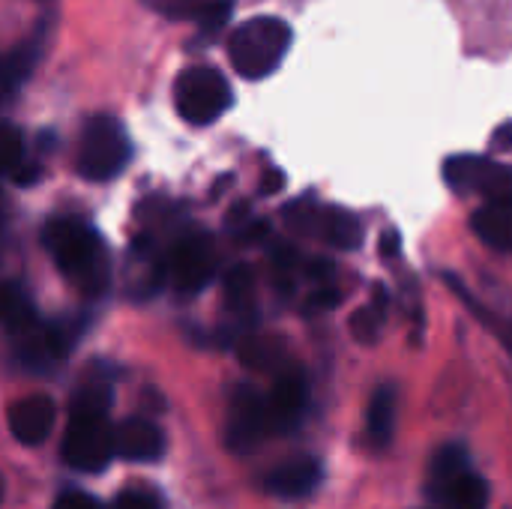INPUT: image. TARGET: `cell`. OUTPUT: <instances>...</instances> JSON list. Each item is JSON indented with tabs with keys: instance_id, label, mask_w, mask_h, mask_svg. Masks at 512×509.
<instances>
[{
	"instance_id": "cell-1",
	"label": "cell",
	"mask_w": 512,
	"mask_h": 509,
	"mask_svg": "<svg viewBox=\"0 0 512 509\" xmlns=\"http://www.w3.org/2000/svg\"><path fill=\"white\" fill-rule=\"evenodd\" d=\"M42 240L54 264L60 267V273L72 279L84 294L102 297L108 291V282H111L108 255L90 225L78 219H54L48 222Z\"/></svg>"
},
{
	"instance_id": "cell-2",
	"label": "cell",
	"mask_w": 512,
	"mask_h": 509,
	"mask_svg": "<svg viewBox=\"0 0 512 509\" xmlns=\"http://www.w3.org/2000/svg\"><path fill=\"white\" fill-rule=\"evenodd\" d=\"M291 48V27L282 18L261 15L243 21L228 39V57L243 78H267Z\"/></svg>"
},
{
	"instance_id": "cell-3",
	"label": "cell",
	"mask_w": 512,
	"mask_h": 509,
	"mask_svg": "<svg viewBox=\"0 0 512 509\" xmlns=\"http://www.w3.org/2000/svg\"><path fill=\"white\" fill-rule=\"evenodd\" d=\"M429 495L444 509L489 507V486L480 474L471 471L468 450L459 444H447L435 453L429 471Z\"/></svg>"
},
{
	"instance_id": "cell-4",
	"label": "cell",
	"mask_w": 512,
	"mask_h": 509,
	"mask_svg": "<svg viewBox=\"0 0 512 509\" xmlns=\"http://www.w3.org/2000/svg\"><path fill=\"white\" fill-rule=\"evenodd\" d=\"M129 162V138L123 132V126L102 114L87 120L81 141H78V156H75V168L81 177L87 180H111L117 177Z\"/></svg>"
},
{
	"instance_id": "cell-5",
	"label": "cell",
	"mask_w": 512,
	"mask_h": 509,
	"mask_svg": "<svg viewBox=\"0 0 512 509\" xmlns=\"http://www.w3.org/2000/svg\"><path fill=\"white\" fill-rule=\"evenodd\" d=\"M231 87L222 72L210 66H192L174 81L177 114L192 126H207L231 108Z\"/></svg>"
},
{
	"instance_id": "cell-6",
	"label": "cell",
	"mask_w": 512,
	"mask_h": 509,
	"mask_svg": "<svg viewBox=\"0 0 512 509\" xmlns=\"http://www.w3.org/2000/svg\"><path fill=\"white\" fill-rule=\"evenodd\" d=\"M285 225L300 237H321L336 249H357L363 243V225L354 213L339 207H321L312 198L288 204Z\"/></svg>"
},
{
	"instance_id": "cell-7",
	"label": "cell",
	"mask_w": 512,
	"mask_h": 509,
	"mask_svg": "<svg viewBox=\"0 0 512 509\" xmlns=\"http://www.w3.org/2000/svg\"><path fill=\"white\" fill-rule=\"evenodd\" d=\"M162 267H165L168 282L180 294H198L201 288H207L213 282L216 267H219V252H216L210 234L189 231L168 249Z\"/></svg>"
},
{
	"instance_id": "cell-8",
	"label": "cell",
	"mask_w": 512,
	"mask_h": 509,
	"mask_svg": "<svg viewBox=\"0 0 512 509\" xmlns=\"http://www.w3.org/2000/svg\"><path fill=\"white\" fill-rule=\"evenodd\" d=\"M114 456V429L108 414H69L63 435V459L81 474L102 471Z\"/></svg>"
},
{
	"instance_id": "cell-9",
	"label": "cell",
	"mask_w": 512,
	"mask_h": 509,
	"mask_svg": "<svg viewBox=\"0 0 512 509\" xmlns=\"http://www.w3.org/2000/svg\"><path fill=\"white\" fill-rule=\"evenodd\" d=\"M228 447L237 456H252L258 453L273 435V417H270V405L267 396L255 387H237L231 393V405H228Z\"/></svg>"
},
{
	"instance_id": "cell-10",
	"label": "cell",
	"mask_w": 512,
	"mask_h": 509,
	"mask_svg": "<svg viewBox=\"0 0 512 509\" xmlns=\"http://www.w3.org/2000/svg\"><path fill=\"white\" fill-rule=\"evenodd\" d=\"M444 180L462 195H480L486 201H512V168L486 156L447 159Z\"/></svg>"
},
{
	"instance_id": "cell-11",
	"label": "cell",
	"mask_w": 512,
	"mask_h": 509,
	"mask_svg": "<svg viewBox=\"0 0 512 509\" xmlns=\"http://www.w3.org/2000/svg\"><path fill=\"white\" fill-rule=\"evenodd\" d=\"M267 405H270V417H273V429L276 435H288L294 432L309 408V381L306 372L297 366H288L276 375L273 390L267 393Z\"/></svg>"
},
{
	"instance_id": "cell-12",
	"label": "cell",
	"mask_w": 512,
	"mask_h": 509,
	"mask_svg": "<svg viewBox=\"0 0 512 509\" xmlns=\"http://www.w3.org/2000/svg\"><path fill=\"white\" fill-rule=\"evenodd\" d=\"M9 432L18 444L24 447H39L54 426V402L42 393L36 396H24L9 408Z\"/></svg>"
},
{
	"instance_id": "cell-13",
	"label": "cell",
	"mask_w": 512,
	"mask_h": 509,
	"mask_svg": "<svg viewBox=\"0 0 512 509\" xmlns=\"http://www.w3.org/2000/svg\"><path fill=\"white\" fill-rule=\"evenodd\" d=\"M324 468L318 459L312 456H300V459H288L282 465H276L267 477H264V489L276 498H309L318 486H321Z\"/></svg>"
},
{
	"instance_id": "cell-14",
	"label": "cell",
	"mask_w": 512,
	"mask_h": 509,
	"mask_svg": "<svg viewBox=\"0 0 512 509\" xmlns=\"http://www.w3.org/2000/svg\"><path fill=\"white\" fill-rule=\"evenodd\" d=\"M165 453V435L144 417H129L114 429V456L126 462H156Z\"/></svg>"
},
{
	"instance_id": "cell-15",
	"label": "cell",
	"mask_w": 512,
	"mask_h": 509,
	"mask_svg": "<svg viewBox=\"0 0 512 509\" xmlns=\"http://www.w3.org/2000/svg\"><path fill=\"white\" fill-rule=\"evenodd\" d=\"M471 228L486 246L512 252V201H486L480 210H474Z\"/></svg>"
},
{
	"instance_id": "cell-16",
	"label": "cell",
	"mask_w": 512,
	"mask_h": 509,
	"mask_svg": "<svg viewBox=\"0 0 512 509\" xmlns=\"http://www.w3.org/2000/svg\"><path fill=\"white\" fill-rule=\"evenodd\" d=\"M237 357L243 366L255 369V372H273L279 375L282 369H288V351L279 339L273 336H246L237 345Z\"/></svg>"
},
{
	"instance_id": "cell-17",
	"label": "cell",
	"mask_w": 512,
	"mask_h": 509,
	"mask_svg": "<svg viewBox=\"0 0 512 509\" xmlns=\"http://www.w3.org/2000/svg\"><path fill=\"white\" fill-rule=\"evenodd\" d=\"M366 429H369V441L384 450L393 441V429H396V393L390 387H378L372 402H369V414H366Z\"/></svg>"
},
{
	"instance_id": "cell-18",
	"label": "cell",
	"mask_w": 512,
	"mask_h": 509,
	"mask_svg": "<svg viewBox=\"0 0 512 509\" xmlns=\"http://www.w3.org/2000/svg\"><path fill=\"white\" fill-rule=\"evenodd\" d=\"M33 63H36V45L0 54V102H6L18 93V87L30 75Z\"/></svg>"
},
{
	"instance_id": "cell-19",
	"label": "cell",
	"mask_w": 512,
	"mask_h": 509,
	"mask_svg": "<svg viewBox=\"0 0 512 509\" xmlns=\"http://www.w3.org/2000/svg\"><path fill=\"white\" fill-rule=\"evenodd\" d=\"M225 306L234 315H249L255 306V273L246 264H237L225 276Z\"/></svg>"
},
{
	"instance_id": "cell-20",
	"label": "cell",
	"mask_w": 512,
	"mask_h": 509,
	"mask_svg": "<svg viewBox=\"0 0 512 509\" xmlns=\"http://www.w3.org/2000/svg\"><path fill=\"white\" fill-rule=\"evenodd\" d=\"M447 282H450V285H453V291H456V294H459V297L465 300V306H468V309L474 312V318H477V321H480L483 327H489V330L495 333V339H498V342H501V345H504V348H507V351L512 354V324H510V321H501V318H498L495 312L483 309V306H480V303H477V300H474V297L468 294V288H462V285H459V282H456L453 276H450Z\"/></svg>"
},
{
	"instance_id": "cell-21",
	"label": "cell",
	"mask_w": 512,
	"mask_h": 509,
	"mask_svg": "<svg viewBox=\"0 0 512 509\" xmlns=\"http://www.w3.org/2000/svg\"><path fill=\"white\" fill-rule=\"evenodd\" d=\"M384 309H387V300L384 294H378L375 306H363L354 318H351V333L357 342H375L381 336V327H384Z\"/></svg>"
},
{
	"instance_id": "cell-22",
	"label": "cell",
	"mask_w": 512,
	"mask_h": 509,
	"mask_svg": "<svg viewBox=\"0 0 512 509\" xmlns=\"http://www.w3.org/2000/svg\"><path fill=\"white\" fill-rule=\"evenodd\" d=\"M24 165V138L18 126L0 123V177L15 174Z\"/></svg>"
},
{
	"instance_id": "cell-23",
	"label": "cell",
	"mask_w": 512,
	"mask_h": 509,
	"mask_svg": "<svg viewBox=\"0 0 512 509\" xmlns=\"http://www.w3.org/2000/svg\"><path fill=\"white\" fill-rule=\"evenodd\" d=\"M111 390L105 384H84L69 405V414H108Z\"/></svg>"
},
{
	"instance_id": "cell-24",
	"label": "cell",
	"mask_w": 512,
	"mask_h": 509,
	"mask_svg": "<svg viewBox=\"0 0 512 509\" xmlns=\"http://www.w3.org/2000/svg\"><path fill=\"white\" fill-rule=\"evenodd\" d=\"M228 15H231V0H204L195 12V21L204 33H216L225 27Z\"/></svg>"
},
{
	"instance_id": "cell-25",
	"label": "cell",
	"mask_w": 512,
	"mask_h": 509,
	"mask_svg": "<svg viewBox=\"0 0 512 509\" xmlns=\"http://www.w3.org/2000/svg\"><path fill=\"white\" fill-rule=\"evenodd\" d=\"M111 509H162V501L147 489H126L117 495Z\"/></svg>"
},
{
	"instance_id": "cell-26",
	"label": "cell",
	"mask_w": 512,
	"mask_h": 509,
	"mask_svg": "<svg viewBox=\"0 0 512 509\" xmlns=\"http://www.w3.org/2000/svg\"><path fill=\"white\" fill-rule=\"evenodd\" d=\"M147 3L156 6V9H162L165 15H174V18H183V15H192L195 18L198 6L204 0H147Z\"/></svg>"
},
{
	"instance_id": "cell-27",
	"label": "cell",
	"mask_w": 512,
	"mask_h": 509,
	"mask_svg": "<svg viewBox=\"0 0 512 509\" xmlns=\"http://www.w3.org/2000/svg\"><path fill=\"white\" fill-rule=\"evenodd\" d=\"M339 303H342V294H339L336 288H321V291H315V294L309 297V309H312V312L333 309V306H339Z\"/></svg>"
},
{
	"instance_id": "cell-28",
	"label": "cell",
	"mask_w": 512,
	"mask_h": 509,
	"mask_svg": "<svg viewBox=\"0 0 512 509\" xmlns=\"http://www.w3.org/2000/svg\"><path fill=\"white\" fill-rule=\"evenodd\" d=\"M54 509H99V504L84 492H66V495L57 498Z\"/></svg>"
},
{
	"instance_id": "cell-29",
	"label": "cell",
	"mask_w": 512,
	"mask_h": 509,
	"mask_svg": "<svg viewBox=\"0 0 512 509\" xmlns=\"http://www.w3.org/2000/svg\"><path fill=\"white\" fill-rule=\"evenodd\" d=\"M18 297H21V288L18 285H12V282L0 285V324L6 321V315H9V309L15 306Z\"/></svg>"
},
{
	"instance_id": "cell-30",
	"label": "cell",
	"mask_w": 512,
	"mask_h": 509,
	"mask_svg": "<svg viewBox=\"0 0 512 509\" xmlns=\"http://www.w3.org/2000/svg\"><path fill=\"white\" fill-rule=\"evenodd\" d=\"M492 147H498V150H512V120L495 129V135H492Z\"/></svg>"
},
{
	"instance_id": "cell-31",
	"label": "cell",
	"mask_w": 512,
	"mask_h": 509,
	"mask_svg": "<svg viewBox=\"0 0 512 509\" xmlns=\"http://www.w3.org/2000/svg\"><path fill=\"white\" fill-rule=\"evenodd\" d=\"M282 183H285V177H282L279 171H267V177H264V183H261V192H264V195H273V192L282 189Z\"/></svg>"
},
{
	"instance_id": "cell-32",
	"label": "cell",
	"mask_w": 512,
	"mask_h": 509,
	"mask_svg": "<svg viewBox=\"0 0 512 509\" xmlns=\"http://www.w3.org/2000/svg\"><path fill=\"white\" fill-rule=\"evenodd\" d=\"M393 249H399V234H384V255H390Z\"/></svg>"
},
{
	"instance_id": "cell-33",
	"label": "cell",
	"mask_w": 512,
	"mask_h": 509,
	"mask_svg": "<svg viewBox=\"0 0 512 509\" xmlns=\"http://www.w3.org/2000/svg\"><path fill=\"white\" fill-rule=\"evenodd\" d=\"M0 501H3V480H0Z\"/></svg>"
}]
</instances>
